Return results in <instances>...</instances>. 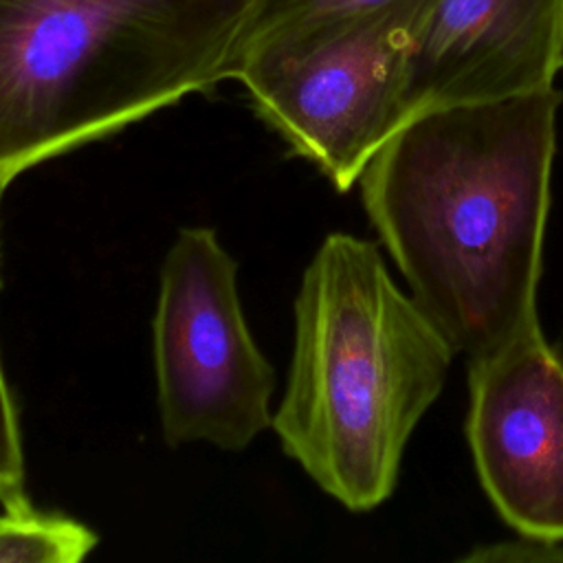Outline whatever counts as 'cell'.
I'll use <instances>...</instances> for the list:
<instances>
[{
    "label": "cell",
    "mask_w": 563,
    "mask_h": 563,
    "mask_svg": "<svg viewBox=\"0 0 563 563\" xmlns=\"http://www.w3.org/2000/svg\"><path fill=\"white\" fill-rule=\"evenodd\" d=\"M561 101L552 86L422 110L358 178L409 295L468 358L539 323Z\"/></svg>",
    "instance_id": "cell-1"
},
{
    "label": "cell",
    "mask_w": 563,
    "mask_h": 563,
    "mask_svg": "<svg viewBox=\"0 0 563 563\" xmlns=\"http://www.w3.org/2000/svg\"><path fill=\"white\" fill-rule=\"evenodd\" d=\"M455 354L374 242L330 233L295 297L292 358L271 427L325 495L374 510L391 497Z\"/></svg>",
    "instance_id": "cell-2"
},
{
    "label": "cell",
    "mask_w": 563,
    "mask_h": 563,
    "mask_svg": "<svg viewBox=\"0 0 563 563\" xmlns=\"http://www.w3.org/2000/svg\"><path fill=\"white\" fill-rule=\"evenodd\" d=\"M257 0H0V187L231 79Z\"/></svg>",
    "instance_id": "cell-3"
},
{
    "label": "cell",
    "mask_w": 563,
    "mask_h": 563,
    "mask_svg": "<svg viewBox=\"0 0 563 563\" xmlns=\"http://www.w3.org/2000/svg\"><path fill=\"white\" fill-rule=\"evenodd\" d=\"M418 11L400 9L246 44L231 79L246 88L257 114L292 154L347 191L409 119L405 55L407 29Z\"/></svg>",
    "instance_id": "cell-4"
},
{
    "label": "cell",
    "mask_w": 563,
    "mask_h": 563,
    "mask_svg": "<svg viewBox=\"0 0 563 563\" xmlns=\"http://www.w3.org/2000/svg\"><path fill=\"white\" fill-rule=\"evenodd\" d=\"M156 396L169 446L242 451L273 424L275 369L246 325L238 262L209 227L180 229L152 321Z\"/></svg>",
    "instance_id": "cell-5"
},
{
    "label": "cell",
    "mask_w": 563,
    "mask_h": 563,
    "mask_svg": "<svg viewBox=\"0 0 563 563\" xmlns=\"http://www.w3.org/2000/svg\"><path fill=\"white\" fill-rule=\"evenodd\" d=\"M464 431L499 517L521 537L563 541V358L539 323L468 358Z\"/></svg>",
    "instance_id": "cell-6"
},
{
    "label": "cell",
    "mask_w": 563,
    "mask_h": 563,
    "mask_svg": "<svg viewBox=\"0 0 563 563\" xmlns=\"http://www.w3.org/2000/svg\"><path fill=\"white\" fill-rule=\"evenodd\" d=\"M563 0H427L407 29L409 117L554 86Z\"/></svg>",
    "instance_id": "cell-7"
},
{
    "label": "cell",
    "mask_w": 563,
    "mask_h": 563,
    "mask_svg": "<svg viewBox=\"0 0 563 563\" xmlns=\"http://www.w3.org/2000/svg\"><path fill=\"white\" fill-rule=\"evenodd\" d=\"M424 2L427 0H257L240 51L246 44L268 37L339 26L378 13L416 9Z\"/></svg>",
    "instance_id": "cell-8"
},
{
    "label": "cell",
    "mask_w": 563,
    "mask_h": 563,
    "mask_svg": "<svg viewBox=\"0 0 563 563\" xmlns=\"http://www.w3.org/2000/svg\"><path fill=\"white\" fill-rule=\"evenodd\" d=\"M0 506L2 510L31 508L24 490V453L18 409L0 361Z\"/></svg>",
    "instance_id": "cell-9"
},
{
    "label": "cell",
    "mask_w": 563,
    "mask_h": 563,
    "mask_svg": "<svg viewBox=\"0 0 563 563\" xmlns=\"http://www.w3.org/2000/svg\"><path fill=\"white\" fill-rule=\"evenodd\" d=\"M466 563H550L563 561V541L521 537L517 541H501L482 545L462 556Z\"/></svg>",
    "instance_id": "cell-10"
},
{
    "label": "cell",
    "mask_w": 563,
    "mask_h": 563,
    "mask_svg": "<svg viewBox=\"0 0 563 563\" xmlns=\"http://www.w3.org/2000/svg\"><path fill=\"white\" fill-rule=\"evenodd\" d=\"M2 194H4V187H0V202H2Z\"/></svg>",
    "instance_id": "cell-11"
}]
</instances>
